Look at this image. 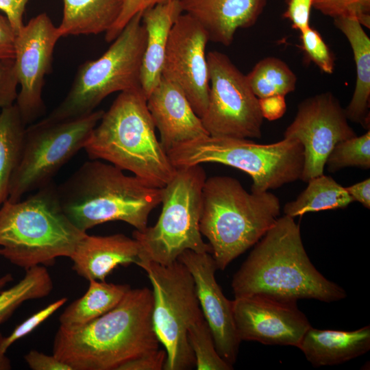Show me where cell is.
Returning a JSON list of instances; mask_svg holds the SVG:
<instances>
[{"instance_id": "obj_1", "label": "cell", "mask_w": 370, "mask_h": 370, "mask_svg": "<svg viewBox=\"0 0 370 370\" xmlns=\"http://www.w3.org/2000/svg\"><path fill=\"white\" fill-rule=\"evenodd\" d=\"M152 308L151 289L130 288L114 308L94 320L77 326L60 325L53 354L73 370H117L159 348Z\"/></svg>"}, {"instance_id": "obj_2", "label": "cell", "mask_w": 370, "mask_h": 370, "mask_svg": "<svg viewBox=\"0 0 370 370\" xmlns=\"http://www.w3.org/2000/svg\"><path fill=\"white\" fill-rule=\"evenodd\" d=\"M254 246L233 276L234 297L263 295L329 303L347 297L343 288L325 278L312 264L294 218L285 214L278 217Z\"/></svg>"}, {"instance_id": "obj_3", "label": "cell", "mask_w": 370, "mask_h": 370, "mask_svg": "<svg viewBox=\"0 0 370 370\" xmlns=\"http://www.w3.org/2000/svg\"><path fill=\"white\" fill-rule=\"evenodd\" d=\"M61 206L80 230L108 221H121L143 231L151 212L162 200V188L124 174L100 160L85 162L57 185Z\"/></svg>"}, {"instance_id": "obj_4", "label": "cell", "mask_w": 370, "mask_h": 370, "mask_svg": "<svg viewBox=\"0 0 370 370\" xmlns=\"http://www.w3.org/2000/svg\"><path fill=\"white\" fill-rule=\"evenodd\" d=\"M142 89L119 93L90 132L84 147L91 160H102L151 186L163 188L176 168L158 140Z\"/></svg>"}, {"instance_id": "obj_5", "label": "cell", "mask_w": 370, "mask_h": 370, "mask_svg": "<svg viewBox=\"0 0 370 370\" xmlns=\"http://www.w3.org/2000/svg\"><path fill=\"white\" fill-rule=\"evenodd\" d=\"M86 234L65 214L53 181L23 201L7 199L0 207L1 256L25 270L70 258Z\"/></svg>"}, {"instance_id": "obj_6", "label": "cell", "mask_w": 370, "mask_h": 370, "mask_svg": "<svg viewBox=\"0 0 370 370\" xmlns=\"http://www.w3.org/2000/svg\"><path fill=\"white\" fill-rule=\"evenodd\" d=\"M280 201L273 193H248L229 176L206 178L199 229L209 241L218 270L254 246L275 224Z\"/></svg>"}, {"instance_id": "obj_7", "label": "cell", "mask_w": 370, "mask_h": 370, "mask_svg": "<svg viewBox=\"0 0 370 370\" xmlns=\"http://www.w3.org/2000/svg\"><path fill=\"white\" fill-rule=\"evenodd\" d=\"M175 168L220 163L241 170L252 179L251 192L260 193L300 180L304 147L296 139L258 144L247 138L210 135L178 144L167 151Z\"/></svg>"}, {"instance_id": "obj_8", "label": "cell", "mask_w": 370, "mask_h": 370, "mask_svg": "<svg viewBox=\"0 0 370 370\" xmlns=\"http://www.w3.org/2000/svg\"><path fill=\"white\" fill-rule=\"evenodd\" d=\"M143 12L127 23L99 58L81 64L64 99L44 119L62 121L86 116L116 92L140 89L147 34Z\"/></svg>"}, {"instance_id": "obj_9", "label": "cell", "mask_w": 370, "mask_h": 370, "mask_svg": "<svg viewBox=\"0 0 370 370\" xmlns=\"http://www.w3.org/2000/svg\"><path fill=\"white\" fill-rule=\"evenodd\" d=\"M206 178L201 164L176 168L173 177L162 188V207L157 222L133 232L139 247L138 262L169 264L185 250L211 253L199 229Z\"/></svg>"}, {"instance_id": "obj_10", "label": "cell", "mask_w": 370, "mask_h": 370, "mask_svg": "<svg viewBox=\"0 0 370 370\" xmlns=\"http://www.w3.org/2000/svg\"><path fill=\"white\" fill-rule=\"evenodd\" d=\"M151 282L152 324L166 352L164 370H186L195 360L188 341V330L203 317L193 278L178 260L169 264L151 261L136 264Z\"/></svg>"}, {"instance_id": "obj_11", "label": "cell", "mask_w": 370, "mask_h": 370, "mask_svg": "<svg viewBox=\"0 0 370 370\" xmlns=\"http://www.w3.org/2000/svg\"><path fill=\"white\" fill-rule=\"evenodd\" d=\"M103 112L95 110L82 117L62 121L42 119L29 125L20 161L10 180L8 200L18 201L25 194L53 182L61 167L84 149Z\"/></svg>"}, {"instance_id": "obj_12", "label": "cell", "mask_w": 370, "mask_h": 370, "mask_svg": "<svg viewBox=\"0 0 370 370\" xmlns=\"http://www.w3.org/2000/svg\"><path fill=\"white\" fill-rule=\"evenodd\" d=\"M206 58L208 103L200 118L205 130L211 136L261 138L263 117L246 75L220 51H209Z\"/></svg>"}, {"instance_id": "obj_13", "label": "cell", "mask_w": 370, "mask_h": 370, "mask_svg": "<svg viewBox=\"0 0 370 370\" xmlns=\"http://www.w3.org/2000/svg\"><path fill=\"white\" fill-rule=\"evenodd\" d=\"M356 136L345 108L330 92L301 101L284 134V138L296 139L304 147L300 180L305 182L323 174L327 158L338 143Z\"/></svg>"}, {"instance_id": "obj_14", "label": "cell", "mask_w": 370, "mask_h": 370, "mask_svg": "<svg viewBox=\"0 0 370 370\" xmlns=\"http://www.w3.org/2000/svg\"><path fill=\"white\" fill-rule=\"evenodd\" d=\"M61 37L46 13L30 19L16 35L14 60L20 90L15 104L26 125L45 112V77L51 71L55 46Z\"/></svg>"}, {"instance_id": "obj_15", "label": "cell", "mask_w": 370, "mask_h": 370, "mask_svg": "<svg viewBox=\"0 0 370 370\" xmlns=\"http://www.w3.org/2000/svg\"><path fill=\"white\" fill-rule=\"evenodd\" d=\"M205 29L195 18L182 14L173 24L165 51L162 77L178 86L200 118L204 114L210 90Z\"/></svg>"}, {"instance_id": "obj_16", "label": "cell", "mask_w": 370, "mask_h": 370, "mask_svg": "<svg viewBox=\"0 0 370 370\" xmlns=\"http://www.w3.org/2000/svg\"><path fill=\"white\" fill-rule=\"evenodd\" d=\"M297 301L263 295L234 297L232 311L239 340L298 347L311 325Z\"/></svg>"}, {"instance_id": "obj_17", "label": "cell", "mask_w": 370, "mask_h": 370, "mask_svg": "<svg viewBox=\"0 0 370 370\" xmlns=\"http://www.w3.org/2000/svg\"><path fill=\"white\" fill-rule=\"evenodd\" d=\"M190 273L204 317L221 357L233 367L241 341L235 328L232 301L223 295L215 278L218 270L209 252L185 250L178 257Z\"/></svg>"}, {"instance_id": "obj_18", "label": "cell", "mask_w": 370, "mask_h": 370, "mask_svg": "<svg viewBox=\"0 0 370 370\" xmlns=\"http://www.w3.org/2000/svg\"><path fill=\"white\" fill-rule=\"evenodd\" d=\"M147 106L166 153L178 144L209 135L182 90L162 77Z\"/></svg>"}, {"instance_id": "obj_19", "label": "cell", "mask_w": 370, "mask_h": 370, "mask_svg": "<svg viewBox=\"0 0 370 370\" xmlns=\"http://www.w3.org/2000/svg\"><path fill=\"white\" fill-rule=\"evenodd\" d=\"M268 0H179L183 12L195 18L209 40L226 47L239 28L253 26Z\"/></svg>"}, {"instance_id": "obj_20", "label": "cell", "mask_w": 370, "mask_h": 370, "mask_svg": "<svg viewBox=\"0 0 370 370\" xmlns=\"http://www.w3.org/2000/svg\"><path fill=\"white\" fill-rule=\"evenodd\" d=\"M137 241L123 234L95 236L86 234L79 242L70 258L72 269L79 276L90 281H105L118 266L138 262Z\"/></svg>"}, {"instance_id": "obj_21", "label": "cell", "mask_w": 370, "mask_h": 370, "mask_svg": "<svg viewBox=\"0 0 370 370\" xmlns=\"http://www.w3.org/2000/svg\"><path fill=\"white\" fill-rule=\"evenodd\" d=\"M183 13L179 0L156 4L143 12L147 38L140 73L142 91L147 98L162 78V69L171 29Z\"/></svg>"}, {"instance_id": "obj_22", "label": "cell", "mask_w": 370, "mask_h": 370, "mask_svg": "<svg viewBox=\"0 0 370 370\" xmlns=\"http://www.w3.org/2000/svg\"><path fill=\"white\" fill-rule=\"evenodd\" d=\"M298 348L315 367L346 362L370 349V326L353 331L319 330L310 327Z\"/></svg>"}, {"instance_id": "obj_23", "label": "cell", "mask_w": 370, "mask_h": 370, "mask_svg": "<svg viewBox=\"0 0 370 370\" xmlns=\"http://www.w3.org/2000/svg\"><path fill=\"white\" fill-rule=\"evenodd\" d=\"M334 25L347 38L353 51L356 81L352 98L345 108L348 120L369 130L370 39L359 21L352 17L334 18Z\"/></svg>"}, {"instance_id": "obj_24", "label": "cell", "mask_w": 370, "mask_h": 370, "mask_svg": "<svg viewBox=\"0 0 370 370\" xmlns=\"http://www.w3.org/2000/svg\"><path fill=\"white\" fill-rule=\"evenodd\" d=\"M58 29L62 37L106 33L118 19L125 0H62Z\"/></svg>"}, {"instance_id": "obj_25", "label": "cell", "mask_w": 370, "mask_h": 370, "mask_svg": "<svg viewBox=\"0 0 370 370\" xmlns=\"http://www.w3.org/2000/svg\"><path fill=\"white\" fill-rule=\"evenodd\" d=\"M130 288L127 284L90 280L85 294L69 304L60 314V325L77 326L94 320L114 308Z\"/></svg>"}, {"instance_id": "obj_26", "label": "cell", "mask_w": 370, "mask_h": 370, "mask_svg": "<svg viewBox=\"0 0 370 370\" xmlns=\"http://www.w3.org/2000/svg\"><path fill=\"white\" fill-rule=\"evenodd\" d=\"M26 125L14 105L0 112V207L8 198L9 186L21 156Z\"/></svg>"}, {"instance_id": "obj_27", "label": "cell", "mask_w": 370, "mask_h": 370, "mask_svg": "<svg viewBox=\"0 0 370 370\" xmlns=\"http://www.w3.org/2000/svg\"><path fill=\"white\" fill-rule=\"evenodd\" d=\"M308 183L296 199L285 204L283 208L285 215L294 218L308 212L343 208L354 201L345 187L331 176L322 174Z\"/></svg>"}, {"instance_id": "obj_28", "label": "cell", "mask_w": 370, "mask_h": 370, "mask_svg": "<svg viewBox=\"0 0 370 370\" xmlns=\"http://www.w3.org/2000/svg\"><path fill=\"white\" fill-rule=\"evenodd\" d=\"M254 95L258 98L273 95L286 96L295 90L297 77L289 66L275 57L259 61L246 75Z\"/></svg>"}, {"instance_id": "obj_29", "label": "cell", "mask_w": 370, "mask_h": 370, "mask_svg": "<svg viewBox=\"0 0 370 370\" xmlns=\"http://www.w3.org/2000/svg\"><path fill=\"white\" fill-rule=\"evenodd\" d=\"M53 288L52 278L45 266L25 270L15 285L0 291V324L6 321L25 301L48 296Z\"/></svg>"}, {"instance_id": "obj_30", "label": "cell", "mask_w": 370, "mask_h": 370, "mask_svg": "<svg viewBox=\"0 0 370 370\" xmlns=\"http://www.w3.org/2000/svg\"><path fill=\"white\" fill-rule=\"evenodd\" d=\"M188 341L197 370H230L233 367L219 354L210 329L204 316L188 328Z\"/></svg>"}, {"instance_id": "obj_31", "label": "cell", "mask_w": 370, "mask_h": 370, "mask_svg": "<svg viewBox=\"0 0 370 370\" xmlns=\"http://www.w3.org/2000/svg\"><path fill=\"white\" fill-rule=\"evenodd\" d=\"M325 165L330 172L344 167L370 168V131L338 143L328 155Z\"/></svg>"}, {"instance_id": "obj_32", "label": "cell", "mask_w": 370, "mask_h": 370, "mask_svg": "<svg viewBox=\"0 0 370 370\" xmlns=\"http://www.w3.org/2000/svg\"><path fill=\"white\" fill-rule=\"evenodd\" d=\"M313 8L333 18L352 17L370 28V0H314Z\"/></svg>"}, {"instance_id": "obj_33", "label": "cell", "mask_w": 370, "mask_h": 370, "mask_svg": "<svg viewBox=\"0 0 370 370\" xmlns=\"http://www.w3.org/2000/svg\"><path fill=\"white\" fill-rule=\"evenodd\" d=\"M301 49L306 58L323 72L332 74L335 66L334 55L320 34L310 26L301 32Z\"/></svg>"}, {"instance_id": "obj_34", "label": "cell", "mask_w": 370, "mask_h": 370, "mask_svg": "<svg viewBox=\"0 0 370 370\" xmlns=\"http://www.w3.org/2000/svg\"><path fill=\"white\" fill-rule=\"evenodd\" d=\"M66 301V297H62L33 314L18 325L9 336L4 337L2 344L3 351L6 353L8 348L14 342L31 333L39 325L54 314Z\"/></svg>"}, {"instance_id": "obj_35", "label": "cell", "mask_w": 370, "mask_h": 370, "mask_svg": "<svg viewBox=\"0 0 370 370\" xmlns=\"http://www.w3.org/2000/svg\"><path fill=\"white\" fill-rule=\"evenodd\" d=\"M18 85L14 58L0 59V108H4L16 102Z\"/></svg>"}, {"instance_id": "obj_36", "label": "cell", "mask_w": 370, "mask_h": 370, "mask_svg": "<svg viewBox=\"0 0 370 370\" xmlns=\"http://www.w3.org/2000/svg\"><path fill=\"white\" fill-rule=\"evenodd\" d=\"M173 0H125L122 11L112 28L105 33V40L110 42L113 41L130 19L137 13L156 4Z\"/></svg>"}, {"instance_id": "obj_37", "label": "cell", "mask_w": 370, "mask_h": 370, "mask_svg": "<svg viewBox=\"0 0 370 370\" xmlns=\"http://www.w3.org/2000/svg\"><path fill=\"white\" fill-rule=\"evenodd\" d=\"M166 360L165 349H156L127 360L117 370H162Z\"/></svg>"}, {"instance_id": "obj_38", "label": "cell", "mask_w": 370, "mask_h": 370, "mask_svg": "<svg viewBox=\"0 0 370 370\" xmlns=\"http://www.w3.org/2000/svg\"><path fill=\"white\" fill-rule=\"evenodd\" d=\"M286 1L287 8L283 16L291 23L292 27L301 32L310 27V14L314 0Z\"/></svg>"}, {"instance_id": "obj_39", "label": "cell", "mask_w": 370, "mask_h": 370, "mask_svg": "<svg viewBox=\"0 0 370 370\" xmlns=\"http://www.w3.org/2000/svg\"><path fill=\"white\" fill-rule=\"evenodd\" d=\"M24 359L33 370H73L53 354L47 355L37 350H30L24 356Z\"/></svg>"}, {"instance_id": "obj_40", "label": "cell", "mask_w": 370, "mask_h": 370, "mask_svg": "<svg viewBox=\"0 0 370 370\" xmlns=\"http://www.w3.org/2000/svg\"><path fill=\"white\" fill-rule=\"evenodd\" d=\"M29 0H0L1 10L10 21L16 35L24 26L23 14Z\"/></svg>"}, {"instance_id": "obj_41", "label": "cell", "mask_w": 370, "mask_h": 370, "mask_svg": "<svg viewBox=\"0 0 370 370\" xmlns=\"http://www.w3.org/2000/svg\"><path fill=\"white\" fill-rule=\"evenodd\" d=\"M263 119L275 121L281 118L286 110L285 96L273 95L258 99Z\"/></svg>"}, {"instance_id": "obj_42", "label": "cell", "mask_w": 370, "mask_h": 370, "mask_svg": "<svg viewBox=\"0 0 370 370\" xmlns=\"http://www.w3.org/2000/svg\"><path fill=\"white\" fill-rule=\"evenodd\" d=\"M16 34L5 16L0 14V59L14 58Z\"/></svg>"}, {"instance_id": "obj_43", "label": "cell", "mask_w": 370, "mask_h": 370, "mask_svg": "<svg viewBox=\"0 0 370 370\" xmlns=\"http://www.w3.org/2000/svg\"><path fill=\"white\" fill-rule=\"evenodd\" d=\"M354 201H358L366 208H370V179L345 187Z\"/></svg>"}, {"instance_id": "obj_44", "label": "cell", "mask_w": 370, "mask_h": 370, "mask_svg": "<svg viewBox=\"0 0 370 370\" xmlns=\"http://www.w3.org/2000/svg\"><path fill=\"white\" fill-rule=\"evenodd\" d=\"M4 336L0 333V370H10L12 369L11 361L2 349Z\"/></svg>"}, {"instance_id": "obj_45", "label": "cell", "mask_w": 370, "mask_h": 370, "mask_svg": "<svg viewBox=\"0 0 370 370\" xmlns=\"http://www.w3.org/2000/svg\"><path fill=\"white\" fill-rule=\"evenodd\" d=\"M1 256V249H0ZM13 280V277L11 273H7L0 278V291L5 286Z\"/></svg>"}]
</instances>
